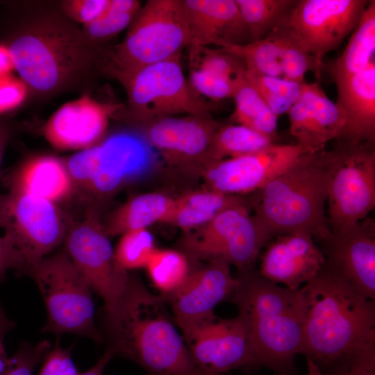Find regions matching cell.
<instances>
[{"mask_svg": "<svg viewBox=\"0 0 375 375\" xmlns=\"http://www.w3.org/2000/svg\"><path fill=\"white\" fill-rule=\"evenodd\" d=\"M0 258L10 267L19 273L24 267V262L18 251L5 236H0Z\"/></svg>", "mask_w": 375, "mask_h": 375, "instance_id": "obj_45", "label": "cell"}, {"mask_svg": "<svg viewBox=\"0 0 375 375\" xmlns=\"http://www.w3.org/2000/svg\"><path fill=\"white\" fill-rule=\"evenodd\" d=\"M238 284L230 264L222 259L208 261L206 266L191 270L183 285L166 298L170 301L173 319L182 336L214 317V308L230 299Z\"/></svg>", "mask_w": 375, "mask_h": 375, "instance_id": "obj_18", "label": "cell"}, {"mask_svg": "<svg viewBox=\"0 0 375 375\" xmlns=\"http://www.w3.org/2000/svg\"><path fill=\"white\" fill-rule=\"evenodd\" d=\"M15 70L11 52L8 46L0 44V78L11 74Z\"/></svg>", "mask_w": 375, "mask_h": 375, "instance_id": "obj_47", "label": "cell"}, {"mask_svg": "<svg viewBox=\"0 0 375 375\" xmlns=\"http://www.w3.org/2000/svg\"><path fill=\"white\" fill-rule=\"evenodd\" d=\"M122 106L101 103L84 94L52 115L45 125L44 135L58 149H88L103 135L109 117Z\"/></svg>", "mask_w": 375, "mask_h": 375, "instance_id": "obj_21", "label": "cell"}, {"mask_svg": "<svg viewBox=\"0 0 375 375\" xmlns=\"http://www.w3.org/2000/svg\"><path fill=\"white\" fill-rule=\"evenodd\" d=\"M273 238L244 199L225 208L184 242L195 259H222L238 270L252 267L261 249Z\"/></svg>", "mask_w": 375, "mask_h": 375, "instance_id": "obj_11", "label": "cell"}, {"mask_svg": "<svg viewBox=\"0 0 375 375\" xmlns=\"http://www.w3.org/2000/svg\"><path fill=\"white\" fill-rule=\"evenodd\" d=\"M232 97L235 105L232 115L234 122L275 139L278 117L267 106L245 75L235 84Z\"/></svg>", "mask_w": 375, "mask_h": 375, "instance_id": "obj_29", "label": "cell"}, {"mask_svg": "<svg viewBox=\"0 0 375 375\" xmlns=\"http://www.w3.org/2000/svg\"><path fill=\"white\" fill-rule=\"evenodd\" d=\"M190 65L220 77L233 84L245 74L243 61L224 48L210 49L208 47L190 44Z\"/></svg>", "mask_w": 375, "mask_h": 375, "instance_id": "obj_36", "label": "cell"}, {"mask_svg": "<svg viewBox=\"0 0 375 375\" xmlns=\"http://www.w3.org/2000/svg\"><path fill=\"white\" fill-rule=\"evenodd\" d=\"M242 199L238 195L225 194L212 190L190 193L174 200L164 222L185 230L204 226L221 211Z\"/></svg>", "mask_w": 375, "mask_h": 375, "instance_id": "obj_27", "label": "cell"}, {"mask_svg": "<svg viewBox=\"0 0 375 375\" xmlns=\"http://www.w3.org/2000/svg\"><path fill=\"white\" fill-rule=\"evenodd\" d=\"M224 49L239 57L248 72L283 78L278 46L269 35L256 42Z\"/></svg>", "mask_w": 375, "mask_h": 375, "instance_id": "obj_35", "label": "cell"}, {"mask_svg": "<svg viewBox=\"0 0 375 375\" xmlns=\"http://www.w3.org/2000/svg\"><path fill=\"white\" fill-rule=\"evenodd\" d=\"M182 4L190 44L227 48L251 42L235 0H182Z\"/></svg>", "mask_w": 375, "mask_h": 375, "instance_id": "obj_22", "label": "cell"}, {"mask_svg": "<svg viewBox=\"0 0 375 375\" xmlns=\"http://www.w3.org/2000/svg\"><path fill=\"white\" fill-rule=\"evenodd\" d=\"M8 269H10L9 265L0 258V282H2L5 278L6 272Z\"/></svg>", "mask_w": 375, "mask_h": 375, "instance_id": "obj_51", "label": "cell"}, {"mask_svg": "<svg viewBox=\"0 0 375 375\" xmlns=\"http://www.w3.org/2000/svg\"><path fill=\"white\" fill-rule=\"evenodd\" d=\"M65 252L91 290L103 301L104 313L117 305L131 279L115 258L108 235L92 217L67 227Z\"/></svg>", "mask_w": 375, "mask_h": 375, "instance_id": "obj_12", "label": "cell"}, {"mask_svg": "<svg viewBox=\"0 0 375 375\" xmlns=\"http://www.w3.org/2000/svg\"><path fill=\"white\" fill-rule=\"evenodd\" d=\"M268 35L278 46L284 78L303 83L308 72L321 77L323 68L285 29L278 26Z\"/></svg>", "mask_w": 375, "mask_h": 375, "instance_id": "obj_33", "label": "cell"}, {"mask_svg": "<svg viewBox=\"0 0 375 375\" xmlns=\"http://www.w3.org/2000/svg\"><path fill=\"white\" fill-rule=\"evenodd\" d=\"M10 138V130L6 124L0 121V167L6 145Z\"/></svg>", "mask_w": 375, "mask_h": 375, "instance_id": "obj_49", "label": "cell"}, {"mask_svg": "<svg viewBox=\"0 0 375 375\" xmlns=\"http://www.w3.org/2000/svg\"><path fill=\"white\" fill-rule=\"evenodd\" d=\"M253 194L255 216L273 237L307 232L319 241L331 231L322 150L303 155Z\"/></svg>", "mask_w": 375, "mask_h": 375, "instance_id": "obj_4", "label": "cell"}, {"mask_svg": "<svg viewBox=\"0 0 375 375\" xmlns=\"http://www.w3.org/2000/svg\"><path fill=\"white\" fill-rule=\"evenodd\" d=\"M190 84L197 92L213 100L232 97L235 84L194 67H190Z\"/></svg>", "mask_w": 375, "mask_h": 375, "instance_id": "obj_41", "label": "cell"}, {"mask_svg": "<svg viewBox=\"0 0 375 375\" xmlns=\"http://www.w3.org/2000/svg\"><path fill=\"white\" fill-rule=\"evenodd\" d=\"M273 143L274 139L249 127L228 124L221 126L215 133L207 156L212 162L258 151Z\"/></svg>", "mask_w": 375, "mask_h": 375, "instance_id": "obj_30", "label": "cell"}, {"mask_svg": "<svg viewBox=\"0 0 375 375\" xmlns=\"http://www.w3.org/2000/svg\"><path fill=\"white\" fill-rule=\"evenodd\" d=\"M14 326V323L10 319L0 321V375L3 374L10 362V358L7 356L4 347V336Z\"/></svg>", "mask_w": 375, "mask_h": 375, "instance_id": "obj_46", "label": "cell"}, {"mask_svg": "<svg viewBox=\"0 0 375 375\" xmlns=\"http://www.w3.org/2000/svg\"><path fill=\"white\" fill-rule=\"evenodd\" d=\"M375 1L369 3L342 53L324 65L335 83L360 72L374 60Z\"/></svg>", "mask_w": 375, "mask_h": 375, "instance_id": "obj_26", "label": "cell"}, {"mask_svg": "<svg viewBox=\"0 0 375 375\" xmlns=\"http://www.w3.org/2000/svg\"><path fill=\"white\" fill-rule=\"evenodd\" d=\"M319 369L323 375H375V343L360 347Z\"/></svg>", "mask_w": 375, "mask_h": 375, "instance_id": "obj_39", "label": "cell"}, {"mask_svg": "<svg viewBox=\"0 0 375 375\" xmlns=\"http://www.w3.org/2000/svg\"><path fill=\"white\" fill-rule=\"evenodd\" d=\"M7 183L8 187L53 203L67 197L73 184L66 165L47 156L27 160L9 176Z\"/></svg>", "mask_w": 375, "mask_h": 375, "instance_id": "obj_25", "label": "cell"}, {"mask_svg": "<svg viewBox=\"0 0 375 375\" xmlns=\"http://www.w3.org/2000/svg\"><path fill=\"white\" fill-rule=\"evenodd\" d=\"M51 342L43 340L32 344L22 343L2 375H33L35 367L44 360L51 349Z\"/></svg>", "mask_w": 375, "mask_h": 375, "instance_id": "obj_40", "label": "cell"}, {"mask_svg": "<svg viewBox=\"0 0 375 375\" xmlns=\"http://www.w3.org/2000/svg\"><path fill=\"white\" fill-rule=\"evenodd\" d=\"M156 249L153 235L147 229H138L122 234L115 250V260L125 270L145 267Z\"/></svg>", "mask_w": 375, "mask_h": 375, "instance_id": "obj_38", "label": "cell"}, {"mask_svg": "<svg viewBox=\"0 0 375 375\" xmlns=\"http://www.w3.org/2000/svg\"><path fill=\"white\" fill-rule=\"evenodd\" d=\"M335 85V103L345 119L340 138L375 144L374 60L360 72Z\"/></svg>", "mask_w": 375, "mask_h": 375, "instance_id": "obj_23", "label": "cell"}, {"mask_svg": "<svg viewBox=\"0 0 375 375\" xmlns=\"http://www.w3.org/2000/svg\"><path fill=\"white\" fill-rule=\"evenodd\" d=\"M28 85L12 74L0 78V114L14 110L25 100Z\"/></svg>", "mask_w": 375, "mask_h": 375, "instance_id": "obj_44", "label": "cell"}, {"mask_svg": "<svg viewBox=\"0 0 375 375\" xmlns=\"http://www.w3.org/2000/svg\"><path fill=\"white\" fill-rule=\"evenodd\" d=\"M320 244L326 265L358 292L375 300V224L365 218L331 231Z\"/></svg>", "mask_w": 375, "mask_h": 375, "instance_id": "obj_17", "label": "cell"}, {"mask_svg": "<svg viewBox=\"0 0 375 375\" xmlns=\"http://www.w3.org/2000/svg\"><path fill=\"white\" fill-rule=\"evenodd\" d=\"M165 301L132 277L117 306L105 314L107 348L149 375H203L167 314Z\"/></svg>", "mask_w": 375, "mask_h": 375, "instance_id": "obj_2", "label": "cell"}, {"mask_svg": "<svg viewBox=\"0 0 375 375\" xmlns=\"http://www.w3.org/2000/svg\"><path fill=\"white\" fill-rule=\"evenodd\" d=\"M141 6L135 0H110L104 12L81 31L92 44L108 40L129 26Z\"/></svg>", "mask_w": 375, "mask_h": 375, "instance_id": "obj_34", "label": "cell"}, {"mask_svg": "<svg viewBox=\"0 0 375 375\" xmlns=\"http://www.w3.org/2000/svg\"><path fill=\"white\" fill-rule=\"evenodd\" d=\"M244 75L277 117L287 113L301 94L303 83L247 71Z\"/></svg>", "mask_w": 375, "mask_h": 375, "instance_id": "obj_37", "label": "cell"}, {"mask_svg": "<svg viewBox=\"0 0 375 375\" xmlns=\"http://www.w3.org/2000/svg\"><path fill=\"white\" fill-rule=\"evenodd\" d=\"M6 316L5 313H4V311L0 304V318H3Z\"/></svg>", "mask_w": 375, "mask_h": 375, "instance_id": "obj_52", "label": "cell"}, {"mask_svg": "<svg viewBox=\"0 0 375 375\" xmlns=\"http://www.w3.org/2000/svg\"><path fill=\"white\" fill-rule=\"evenodd\" d=\"M180 58L178 55L145 66L119 80L135 119L149 120L181 113L209 115L211 106L188 86Z\"/></svg>", "mask_w": 375, "mask_h": 375, "instance_id": "obj_10", "label": "cell"}, {"mask_svg": "<svg viewBox=\"0 0 375 375\" xmlns=\"http://www.w3.org/2000/svg\"><path fill=\"white\" fill-rule=\"evenodd\" d=\"M303 287L306 310L299 354L322 369L375 343V300L326 264Z\"/></svg>", "mask_w": 375, "mask_h": 375, "instance_id": "obj_3", "label": "cell"}, {"mask_svg": "<svg viewBox=\"0 0 375 375\" xmlns=\"http://www.w3.org/2000/svg\"><path fill=\"white\" fill-rule=\"evenodd\" d=\"M114 357L115 355L112 351L107 348L95 365L84 372H78L77 375H103L106 365Z\"/></svg>", "mask_w": 375, "mask_h": 375, "instance_id": "obj_48", "label": "cell"}, {"mask_svg": "<svg viewBox=\"0 0 375 375\" xmlns=\"http://www.w3.org/2000/svg\"><path fill=\"white\" fill-rule=\"evenodd\" d=\"M145 267L153 285L165 298L183 285L191 272L186 256L172 249H156Z\"/></svg>", "mask_w": 375, "mask_h": 375, "instance_id": "obj_32", "label": "cell"}, {"mask_svg": "<svg viewBox=\"0 0 375 375\" xmlns=\"http://www.w3.org/2000/svg\"><path fill=\"white\" fill-rule=\"evenodd\" d=\"M369 1L298 0L279 26L324 69V57L353 32Z\"/></svg>", "mask_w": 375, "mask_h": 375, "instance_id": "obj_13", "label": "cell"}, {"mask_svg": "<svg viewBox=\"0 0 375 375\" xmlns=\"http://www.w3.org/2000/svg\"><path fill=\"white\" fill-rule=\"evenodd\" d=\"M336 141L322 150L331 231L367 218L375 206V144Z\"/></svg>", "mask_w": 375, "mask_h": 375, "instance_id": "obj_8", "label": "cell"}, {"mask_svg": "<svg viewBox=\"0 0 375 375\" xmlns=\"http://www.w3.org/2000/svg\"><path fill=\"white\" fill-rule=\"evenodd\" d=\"M191 43L182 0H149L109 55L108 71L118 81L178 55Z\"/></svg>", "mask_w": 375, "mask_h": 375, "instance_id": "obj_6", "label": "cell"}, {"mask_svg": "<svg viewBox=\"0 0 375 375\" xmlns=\"http://www.w3.org/2000/svg\"><path fill=\"white\" fill-rule=\"evenodd\" d=\"M174 201L160 193L138 195L116 212L105 231L108 235H115L133 230L147 229L155 222L165 220Z\"/></svg>", "mask_w": 375, "mask_h": 375, "instance_id": "obj_28", "label": "cell"}, {"mask_svg": "<svg viewBox=\"0 0 375 375\" xmlns=\"http://www.w3.org/2000/svg\"><path fill=\"white\" fill-rule=\"evenodd\" d=\"M37 284L47 311L42 332L72 333L101 343L91 289L65 251L42 259L22 274Z\"/></svg>", "mask_w": 375, "mask_h": 375, "instance_id": "obj_7", "label": "cell"}, {"mask_svg": "<svg viewBox=\"0 0 375 375\" xmlns=\"http://www.w3.org/2000/svg\"><path fill=\"white\" fill-rule=\"evenodd\" d=\"M251 42L263 39L290 15L298 0H235Z\"/></svg>", "mask_w": 375, "mask_h": 375, "instance_id": "obj_31", "label": "cell"}, {"mask_svg": "<svg viewBox=\"0 0 375 375\" xmlns=\"http://www.w3.org/2000/svg\"><path fill=\"white\" fill-rule=\"evenodd\" d=\"M208 116L164 117L147 130L149 142L172 156L183 158L207 156L212 138L221 126Z\"/></svg>", "mask_w": 375, "mask_h": 375, "instance_id": "obj_24", "label": "cell"}, {"mask_svg": "<svg viewBox=\"0 0 375 375\" xmlns=\"http://www.w3.org/2000/svg\"><path fill=\"white\" fill-rule=\"evenodd\" d=\"M145 151L138 137L120 133L83 149L65 163L73 181L101 193L114 191L140 169Z\"/></svg>", "mask_w": 375, "mask_h": 375, "instance_id": "obj_14", "label": "cell"}, {"mask_svg": "<svg viewBox=\"0 0 375 375\" xmlns=\"http://www.w3.org/2000/svg\"><path fill=\"white\" fill-rule=\"evenodd\" d=\"M231 301L248 335L251 369L265 367L278 375H297L306 302L303 285L290 290L263 278L252 267L238 270Z\"/></svg>", "mask_w": 375, "mask_h": 375, "instance_id": "obj_1", "label": "cell"}, {"mask_svg": "<svg viewBox=\"0 0 375 375\" xmlns=\"http://www.w3.org/2000/svg\"><path fill=\"white\" fill-rule=\"evenodd\" d=\"M109 3L110 0H68L62 1L61 5L68 18L84 26L100 17Z\"/></svg>", "mask_w": 375, "mask_h": 375, "instance_id": "obj_42", "label": "cell"}, {"mask_svg": "<svg viewBox=\"0 0 375 375\" xmlns=\"http://www.w3.org/2000/svg\"><path fill=\"white\" fill-rule=\"evenodd\" d=\"M308 153L297 144L273 143L258 151L210 162L206 178L210 190L220 193L255 192Z\"/></svg>", "mask_w": 375, "mask_h": 375, "instance_id": "obj_15", "label": "cell"}, {"mask_svg": "<svg viewBox=\"0 0 375 375\" xmlns=\"http://www.w3.org/2000/svg\"><path fill=\"white\" fill-rule=\"evenodd\" d=\"M70 348H63L57 340L43 360L38 375H77Z\"/></svg>", "mask_w": 375, "mask_h": 375, "instance_id": "obj_43", "label": "cell"}, {"mask_svg": "<svg viewBox=\"0 0 375 375\" xmlns=\"http://www.w3.org/2000/svg\"><path fill=\"white\" fill-rule=\"evenodd\" d=\"M0 226L24 260L19 276L64 241L67 230L55 203L12 187L0 193Z\"/></svg>", "mask_w": 375, "mask_h": 375, "instance_id": "obj_9", "label": "cell"}, {"mask_svg": "<svg viewBox=\"0 0 375 375\" xmlns=\"http://www.w3.org/2000/svg\"><path fill=\"white\" fill-rule=\"evenodd\" d=\"M306 360L308 367V375H323L319 368L310 359Z\"/></svg>", "mask_w": 375, "mask_h": 375, "instance_id": "obj_50", "label": "cell"}, {"mask_svg": "<svg viewBox=\"0 0 375 375\" xmlns=\"http://www.w3.org/2000/svg\"><path fill=\"white\" fill-rule=\"evenodd\" d=\"M326 264L325 256L307 232L277 235L260 256L259 274L267 280L298 290Z\"/></svg>", "mask_w": 375, "mask_h": 375, "instance_id": "obj_19", "label": "cell"}, {"mask_svg": "<svg viewBox=\"0 0 375 375\" xmlns=\"http://www.w3.org/2000/svg\"><path fill=\"white\" fill-rule=\"evenodd\" d=\"M81 31L58 19L31 22L8 46L15 70L28 87L50 93L86 75L93 52Z\"/></svg>", "mask_w": 375, "mask_h": 375, "instance_id": "obj_5", "label": "cell"}, {"mask_svg": "<svg viewBox=\"0 0 375 375\" xmlns=\"http://www.w3.org/2000/svg\"><path fill=\"white\" fill-rule=\"evenodd\" d=\"M203 375H222L238 368L251 369L248 335L241 319L215 315L183 336Z\"/></svg>", "mask_w": 375, "mask_h": 375, "instance_id": "obj_16", "label": "cell"}, {"mask_svg": "<svg viewBox=\"0 0 375 375\" xmlns=\"http://www.w3.org/2000/svg\"><path fill=\"white\" fill-rule=\"evenodd\" d=\"M287 113L290 134L309 153L322 151L328 142L340 138L345 126L342 112L318 82L303 83L298 99Z\"/></svg>", "mask_w": 375, "mask_h": 375, "instance_id": "obj_20", "label": "cell"}]
</instances>
